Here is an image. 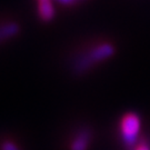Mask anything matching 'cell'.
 Returning a JSON list of instances; mask_svg holds the SVG:
<instances>
[{
  "label": "cell",
  "instance_id": "9",
  "mask_svg": "<svg viewBox=\"0 0 150 150\" xmlns=\"http://www.w3.org/2000/svg\"><path fill=\"white\" fill-rule=\"evenodd\" d=\"M78 1H81V0H78Z\"/></svg>",
  "mask_w": 150,
  "mask_h": 150
},
{
  "label": "cell",
  "instance_id": "1",
  "mask_svg": "<svg viewBox=\"0 0 150 150\" xmlns=\"http://www.w3.org/2000/svg\"><path fill=\"white\" fill-rule=\"evenodd\" d=\"M113 54H115V48L110 43L98 45L95 48L91 49L87 54L77 60L75 64V70L78 74H82L89 68H91L93 64L112 57Z\"/></svg>",
  "mask_w": 150,
  "mask_h": 150
},
{
  "label": "cell",
  "instance_id": "6",
  "mask_svg": "<svg viewBox=\"0 0 150 150\" xmlns=\"http://www.w3.org/2000/svg\"><path fill=\"white\" fill-rule=\"evenodd\" d=\"M1 150H19V148L12 141H5L1 145Z\"/></svg>",
  "mask_w": 150,
  "mask_h": 150
},
{
  "label": "cell",
  "instance_id": "8",
  "mask_svg": "<svg viewBox=\"0 0 150 150\" xmlns=\"http://www.w3.org/2000/svg\"><path fill=\"white\" fill-rule=\"evenodd\" d=\"M59 2L60 5H64V6H71L76 4L78 0H57Z\"/></svg>",
  "mask_w": 150,
  "mask_h": 150
},
{
  "label": "cell",
  "instance_id": "7",
  "mask_svg": "<svg viewBox=\"0 0 150 150\" xmlns=\"http://www.w3.org/2000/svg\"><path fill=\"white\" fill-rule=\"evenodd\" d=\"M134 150H150V147L146 142H140L139 145H137L134 147Z\"/></svg>",
  "mask_w": 150,
  "mask_h": 150
},
{
  "label": "cell",
  "instance_id": "4",
  "mask_svg": "<svg viewBox=\"0 0 150 150\" xmlns=\"http://www.w3.org/2000/svg\"><path fill=\"white\" fill-rule=\"evenodd\" d=\"M20 31V26L15 21H8L0 25V43L16 37Z\"/></svg>",
  "mask_w": 150,
  "mask_h": 150
},
{
  "label": "cell",
  "instance_id": "10",
  "mask_svg": "<svg viewBox=\"0 0 150 150\" xmlns=\"http://www.w3.org/2000/svg\"><path fill=\"white\" fill-rule=\"evenodd\" d=\"M38 1H40V0H38Z\"/></svg>",
  "mask_w": 150,
  "mask_h": 150
},
{
  "label": "cell",
  "instance_id": "3",
  "mask_svg": "<svg viewBox=\"0 0 150 150\" xmlns=\"http://www.w3.org/2000/svg\"><path fill=\"white\" fill-rule=\"evenodd\" d=\"M91 132L88 129H82L75 136L71 142L70 149L71 150H87L89 142H90Z\"/></svg>",
  "mask_w": 150,
  "mask_h": 150
},
{
  "label": "cell",
  "instance_id": "5",
  "mask_svg": "<svg viewBox=\"0 0 150 150\" xmlns=\"http://www.w3.org/2000/svg\"><path fill=\"white\" fill-rule=\"evenodd\" d=\"M38 11H39V16L43 21H50L52 20L54 17V8L51 0H40L38 1Z\"/></svg>",
  "mask_w": 150,
  "mask_h": 150
},
{
  "label": "cell",
  "instance_id": "2",
  "mask_svg": "<svg viewBox=\"0 0 150 150\" xmlns=\"http://www.w3.org/2000/svg\"><path fill=\"white\" fill-rule=\"evenodd\" d=\"M121 139L126 147L132 148L138 141L140 132V119L136 113H127L120 123Z\"/></svg>",
  "mask_w": 150,
  "mask_h": 150
}]
</instances>
